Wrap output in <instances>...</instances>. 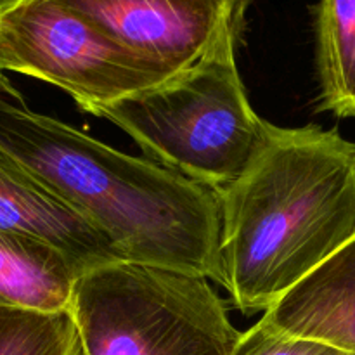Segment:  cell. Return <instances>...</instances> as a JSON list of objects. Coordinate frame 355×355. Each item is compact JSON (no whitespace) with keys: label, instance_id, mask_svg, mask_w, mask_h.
Returning a JSON list of instances; mask_svg holds the SVG:
<instances>
[{"label":"cell","instance_id":"cell-1","mask_svg":"<svg viewBox=\"0 0 355 355\" xmlns=\"http://www.w3.org/2000/svg\"><path fill=\"white\" fill-rule=\"evenodd\" d=\"M0 155L114 243L127 260L201 274L224 286L217 193L35 113L0 90Z\"/></svg>","mask_w":355,"mask_h":355},{"label":"cell","instance_id":"cell-2","mask_svg":"<svg viewBox=\"0 0 355 355\" xmlns=\"http://www.w3.org/2000/svg\"><path fill=\"white\" fill-rule=\"evenodd\" d=\"M217 196L224 288L245 314L266 312L355 238V142L267 121L248 168Z\"/></svg>","mask_w":355,"mask_h":355},{"label":"cell","instance_id":"cell-3","mask_svg":"<svg viewBox=\"0 0 355 355\" xmlns=\"http://www.w3.org/2000/svg\"><path fill=\"white\" fill-rule=\"evenodd\" d=\"M227 45L134 96L97 107L153 162L218 193L248 168L267 121L253 111Z\"/></svg>","mask_w":355,"mask_h":355},{"label":"cell","instance_id":"cell-4","mask_svg":"<svg viewBox=\"0 0 355 355\" xmlns=\"http://www.w3.org/2000/svg\"><path fill=\"white\" fill-rule=\"evenodd\" d=\"M69 314L80 355H232L243 336L208 277L134 260L80 274Z\"/></svg>","mask_w":355,"mask_h":355},{"label":"cell","instance_id":"cell-5","mask_svg":"<svg viewBox=\"0 0 355 355\" xmlns=\"http://www.w3.org/2000/svg\"><path fill=\"white\" fill-rule=\"evenodd\" d=\"M0 49L7 71L59 87L90 114L173 76L54 0H0Z\"/></svg>","mask_w":355,"mask_h":355},{"label":"cell","instance_id":"cell-6","mask_svg":"<svg viewBox=\"0 0 355 355\" xmlns=\"http://www.w3.org/2000/svg\"><path fill=\"white\" fill-rule=\"evenodd\" d=\"M168 75L238 45L253 0H54Z\"/></svg>","mask_w":355,"mask_h":355},{"label":"cell","instance_id":"cell-7","mask_svg":"<svg viewBox=\"0 0 355 355\" xmlns=\"http://www.w3.org/2000/svg\"><path fill=\"white\" fill-rule=\"evenodd\" d=\"M0 231L51 243L71 259L80 274L127 260L99 229L3 155H0Z\"/></svg>","mask_w":355,"mask_h":355},{"label":"cell","instance_id":"cell-8","mask_svg":"<svg viewBox=\"0 0 355 355\" xmlns=\"http://www.w3.org/2000/svg\"><path fill=\"white\" fill-rule=\"evenodd\" d=\"M260 321L284 335L355 355V238L263 312Z\"/></svg>","mask_w":355,"mask_h":355},{"label":"cell","instance_id":"cell-9","mask_svg":"<svg viewBox=\"0 0 355 355\" xmlns=\"http://www.w3.org/2000/svg\"><path fill=\"white\" fill-rule=\"evenodd\" d=\"M80 270L51 243L0 231V307L69 311Z\"/></svg>","mask_w":355,"mask_h":355},{"label":"cell","instance_id":"cell-10","mask_svg":"<svg viewBox=\"0 0 355 355\" xmlns=\"http://www.w3.org/2000/svg\"><path fill=\"white\" fill-rule=\"evenodd\" d=\"M315 44L322 110L355 118V0H319Z\"/></svg>","mask_w":355,"mask_h":355},{"label":"cell","instance_id":"cell-11","mask_svg":"<svg viewBox=\"0 0 355 355\" xmlns=\"http://www.w3.org/2000/svg\"><path fill=\"white\" fill-rule=\"evenodd\" d=\"M0 355H80L69 311L0 307Z\"/></svg>","mask_w":355,"mask_h":355},{"label":"cell","instance_id":"cell-12","mask_svg":"<svg viewBox=\"0 0 355 355\" xmlns=\"http://www.w3.org/2000/svg\"><path fill=\"white\" fill-rule=\"evenodd\" d=\"M232 355H354L342 352L338 349L312 342V340L297 338L284 335L263 324L262 321L243 333L238 347Z\"/></svg>","mask_w":355,"mask_h":355},{"label":"cell","instance_id":"cell-13","mask_svg":"<svg viewBox=\"0 0 355 355\" xmlns=\"http://www.w3.org/2000/svg\"><path fill=\"white\" fill-rule=\"evenodd\" d=\"M6 71H7V64H6V59H3L2 49H0V90H3V92H10V90H14V85L6 76Z\"/></svg>","mask_w":355,"mask_h":355}]
</instances>
